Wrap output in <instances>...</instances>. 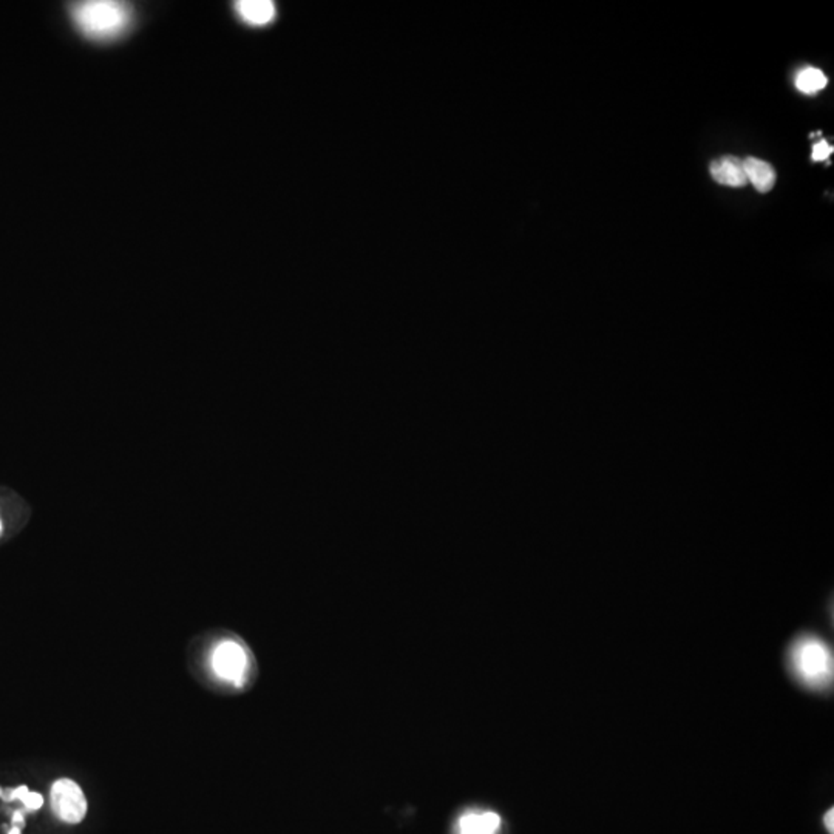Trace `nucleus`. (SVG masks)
Returning a JSON list of instances; mask_svg holds the SVG:
<instances>
[{
  "label": "nucleus",
  "instance_id": "nucleus-3",
  "mask_svg": "<svg viewBox=\"0 0 834 834\" xmlns=\"http://www.w3.org/2000/svg\"><path fill=\"white\" fill-rule=\"evenodd\" d=\"M51 809L66 824H79L86 814V798L70 778H61L51 788Z\"/></svg>",
  "mask_w": 834,
  "mask_h": 834
},
{
  "label": "nucleus",
  "instance_id": "nucleus-11",
  "mask_svg": "<svg viewBox=\"0 0 834 834\" xmlns=\"http://www.w3.org/2000/svg\"><path fill=\"white\" fill-rule=\"evenodd\" d=\"M833 153V147L827 141H819L813 146L814 161H824Z\"/></svg>",
  "mask_w": 834,
  "mask_h": 834
},
{
  "label": "nucleus",
  "instance_id": "nucleus-7",
  "mask_svg": "<svg viewBox=\"0 0 834 834\" xmlns=\"http://www.w3.org/2000/svg\"><path fill=\"white\" fill-rule=\"evenodd\" d=\"M743 168L747 173L748 183L753 184L760 194H768L769 190L774 188L778 175L771 164L762 159L747 158L743 161Z\"/></svg>",
  "mask_w": 834,
  "mask_h": 834
},
{
  "label": "nucleus",
  "instance_id": "nucleus-6",
  "mask_svg": "<svg viewBox=\"0 0 834 834\" xmlns=\"http://www.w3.org/2000/svg\"><path fill=\"white\" fill-rule=\"evenodd\" d=\"M235 11L241 21L252 26L268 25L277 15L275 5L270 0H241L235 4Z\"/></svg>",
  "mask_w": 834,
  "mask_h": 834
},
{
  "label": "nucleus",
  "instance_id": "nucleus-14",
  "mask_svg": "<svg viewBox=\"0 0 834 834\" xmlns=\"http://www.w3.org/2000/svg\"><path fill=\"white\" fill-rule=\"evenodd\" d=\"M8 834H21V829H17V827H13V829H10V833Z\"/></svg>",
  "mask_w": 834,
  "mask_h": 834
},
{
  "label": "nucleus",
  "instance_id": "nucleus-1",
  "mask_svg": "<svg viewBox=\"0 0 834 834\" xmlns=\"http://www.w3.org/2000/svg\"><path fill=\"white\" fill-rule=\"evenodd\" d=\"M73 24L90 41L110 42L124 35L132 22V10L113 0L81 2L72 8Z\"/></svg>",
  "mask_w": 834,
  "mask_h": 834
},
{
  "label": "nucleus",
  "instance_id": "nucleus-10",
  "mask_svg": "<svg viewBox=\"0 0 834 834\" xmlns=\"http://www.w3.org/2000/svg\"><path fill=\"white\" fill-rule=\"evenodd\" d=\"M6 800H13V798H19L25 805L26 809L30 811H35V809H41L44 805V798H42L39 793H33L30 789L26 788L25 785L24 787H19V788L13 789L8 796H6Z\"/></svg>",
  "mask_w": 834,
  "mask_h": 834
},
{
  "label": "nucleus",
  "instance_id": "nucleus-8",
  "mask_svg": "<svg viewBox=\"0 0 834 834\" xmlns=\"http://www.w3.org/2000/svg\"><path fill=\"white\" fill-rule=\"evenodd\" d=\"M501 827V818L492 811H474L459 820V834H496Z\"/></svg>",
  "mask_w": 834,
  "mask_h": 834
},
{
  "label": "nucleus",
  "instance_id": "nucleus-9",
  "mask_svg": "<svg viewBox=\"0 0 834 834\" xmlns=\"http://www.w3.org/2000/svg\"><path fill=\"white\" fill-rule=\"evenodd\" d=\"M829 84V79L825 76L824 72L814 66H805L796 75V86L798 92L805 95H814V93L824 90Z\"/></svg>",
  "mask_w": 834,
  "mask_h": 834
},
{
  "label": "nucleus",
  "instance_id": "nucleus-16",
  "mask_svg": "<svg viewBox=\"0 0 834 834\" xmlns=\"http://www.w3.org/2000/svg\"><path fill=\"white\" fill-rule=\"evenodd\" d=\"M0 796H2V789H0Z\"/></svg>",
  "mask_w": 834,
  "mask_h": 834
},
{
  "label": "nucleus",
  "instance_id": "nucleus-12",
  "mask_svg": "<svg viewBox=\"0 0 834 834\" xmlns=\"http://www.w3.org/2000/svg\"><path fill=\"white\" fill-rule=\"evenodd\" d=\"M834 811L833 809H829V813L825 814V827L829 829V834L834 833Z\"/></svg>",
  "mask_w": 834,
  "mask_h": 834
},
{
  "label": "nucleus",
  "instance_id": "nucleus-4",
  "mask_svg": "<svg viewBox=\"0 0 834 834\" xmlns=\"http://www.w3.org/2000/svg\"><path fill=\"white\" fill-rule=\"evenodd\" d=\"M212 667L215 674L235 685H243L246 669H248V656L241 645L237 641L226 640L219 643L212 656Z\"/></svg>",
  "mask_w": 834,
  "mask_h": 834
},
{
  "label": "nucleus",
  "instance_id": "nucleus-13",
  "mask_svg": "<svg viewBox=\"0 0 834 834\" xmlns=\"http://www.w3.org/2000/svg\"><path fill=\"white\" fill-rule=\"evenodd\" d=\"M13 824H15V827H17V829H22V827L25 825V820H24V814H22V811H15V813L13 814Z\"/></svg>",
  "mask_w": 834,
  "mask_h": 834
},
{
  "label": "nucleus",
  "instance_id": "nucleus-15",
  "mask_svg": "<svg viewBox=\"0 0 834 834\" xmlns=\"http://www.w3.org/2000/svg\"><path fill=\"white\" fill-rule=\"evenodd\" d=\"M0 532H2V521H0Z\"/></svg>",
  "mask_w": 834,
  "mask_h": 834
},
{
  "label": "nucleus",
  "instance_id": "nucleus-2",
  "mask_svg": "<svg viewBox=\"0 0 834 834\" xmlns=\"http://www.w3.org/2000/svg\"><path fill=\"white\" fill-rule=\"evenodd\" d=\"M789 667L798 682L809 689L825 691L833 685V651L818 636H804L794 641L789 649Z\"/></svg>",
  "mask_w": 834,
  "mask_h": 834
},
{
  "label": "nucleus",
  "instance_id": "nucleus-5",
  "mask_svg": "<svg viewBox=\"0 0 834 834\" xmlns=\"http://www.w3.org/2000/svg\"><path fill=\"white\" fill-rule=\"evenodd\" d=\"M709 172L716 183L727 186V188H745L748 184L742 159L733 155H727V157L712 161Z\"/></svg>",
  "mask_w": 834,
  "mask_h": 834
}]
</instances>
